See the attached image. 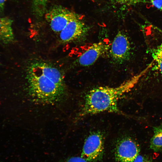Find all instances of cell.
Instances as JSON below:
<instances>
[{
    "mask_svg": "<svg viewBox=\"0 0 162 162\" xmlns=\"http://www.w3.org/2000/svg\"><path fill=\"white\" fill-rule=\"evenodd\" d=\"M27 79L30 95L36 100L47 103L59 101L65 94L64 78L61 71L43 62L31 64Z\"/></svg>",
    "mask_w": 162,
    "mask_h": 162,
    "instance_id": "6da1fadb",
    "label": "cell"
},
{
    "mask_svg": "<svg viewBox=\"0 0 162 162\" xmlns=\"http://www.w3.org/2000/svg\"><path fill=\"white\" fill-rule=\"evenodd\" d=\"M141 74L135 76L116 87L101 86L90 90L85 95L79 116L83 117L104 112L124 115L118 107V101L134 86Z\"/></svg>",
    "mask_w": 162,
    "mask_h": 162,
    "instance_id": "7a4b0ae2",
    "label": "cell"
},
{
    "mask_svg": "<svg viewBox=\"0 0 162 162\" xmlns=\"http://www.w3.org/2000/svg\"><path fill=\"white\" fill-rule=\"evenodd\" d=\"M104 151V136L100 131L91 133L86 139L81 157L88 162H95L102 158Z\"/></svg>",
    "mask_w": 162,
    "mask_h": 162,
    "instance_id": "3957f363",
    "label": "cell"
},
{
    "mask_svg": "<svg viewBox=\"0 0 162 162\" xmlns=\"http://www.w3.org/2000/svg\"><path fill=\"white\" fill-rule=\"evenodd\" d=\"M46 17L52 30L59 33L70 21L78 16L66 8L56 6L48 11Z\"/></svg>",
    "mask_w": 162,
    "mask_h": 162,
    "instance_id": "277c9868",
    "label": "cell"
},
{
    "mask_svg": "<svg viewBox=\"0 0 162 162\" xmlns=\"http://www.w3.org/2000/svg\"><path fill=\"white\" fill-rule=\"evenodd\" d=\"M130 54V46L128 36L124 32H118L115 37L111 47L110 55L116 63L121 64L128 60Z\"/></svg>",
    "mask_w": 162,
    "mask_h": 162,
    "instance_id": "5b68a950",
    "label": "cell"
},
{
    "mask_svg": "<svg viewBox=\"0 0 162 162\" xmlns=\"http://www.w3.org/2000/svg\"><path fill=\"white\" fill-rule=\"evenodd\" d=\"M140 151L139 146L134 140L130 137H125L117 142L115 155L120 162H133Z\"/></svg>",
    "mask_w": 162,
    "mask_h": 162,
    "instance_id": "8992f818",
    "label": "cell"
},
{
    "mask_svg": "<svg viewBox=\"0 0 162 162\" xmlns=\"http://www.w3.org/2000/svg\"><path fill=\"white\" fill-rule=\"evenodd\" d=\"M89 29L78 16L70 21L59 33L60 40L67 43L81 39L86 36Z\"/></svg>",
    "mask_w": 162,
    "mask_h": 162,
    "instance_id": "52a82bcc",
    "label": "cell"
},
{
    "mask_svg": "<svg viewBox=\"0 0 162 162\" xmlns=\"http://www.w3.org/2000/svg\"><path fill=\"white\" fill-rule=\"evenodd\" d=\"M110 48V45L100 41L93 44L79 57L76 63L82 67H88L93 64Z\"/></svg>",
    "mask_w": 162,
    "mask_h": 162,
    "instance_id": "ba28073f",
    "label": "cell"
},
{
    "mask_svg": "<svg viewBox=\"0 0 162 162\" xmlns=\"http://www.w3.org/2000/svg\"><path fill=\"white\" fill-rule=\"evenodd\" d=\"M12 25V21L9 18H0V41L4 44L11 43L14 40Z\"/></svg>",
    "mask_w": 162,
    "mask_h": 162,
    "instance_id": "9c48e42d",
    "label": "cell"
},
{
    "mask_svg": "<svg viewBox=\"0 0 162 162\" xmlns=\"http://www.w3.org/2000/svg\"><path fill=\"white\" fill-rule=\"evenodd\" d=\"M153 135L151 139L150 147L156 152H162V123L153 127Z\"/></svg>",
    "mask_w": 162,
    "mask_h": 162,
    "instance_id": "30bf717a",
    "label": "cell"
},
{
    "mask_svg": "<svg viewBox=\"0 0 162 162\" xmlns=\"http://www.w3.org/2000/svg\"><path fill=\"white\" fill-rule=\"evenodd\" d=\"M152 56L159 71L162 74V44L154 49Z\"/></svg>",
    "mask_w": 162,
    "mask_h": 162,
    "instance_id": "8fae6325",
    "label": "cell"
},
{
    "mask_svg": "<svg viewBox=\"0 0 162 162\" xmlns=\"http://www.w3.org/2000/svg\"><path fill=\"white\" fill-rule=\"evenodd\" d=\"M119 4L126 6H132L141 3L149 2L148 0H112Z\"/></svg>",
    "mask_w": 162,
    "mask_h": 162,
    "instance_id": "7c38bea8",
    "label": "cell"
},
{
    "mask_svg": "<svg viewBox=\"0 0 162 162\" xmlns=\"http://www.w3.org/2000/svg\"><path fill=\"white\" fill-rule=\"evenodd\" d=\"M133 162H152V158L146 155L139 154Z\"/></svg>",
    "mask_w": 162,
    "mask_h": 162,
    "instance_id": "4fadbf2b",
    "label": "cell"
},
{
    "mask_svg": "<svg viewBox=\"0 0 162 162\" xmlns=\"http://www.w3.org/2000/svg\"><path fill=\"white\" fill-rule=\"evenodd\" d=\"M149 2L158 9L162 10V0H148Z\"/></svg>",
    "mask_w": 162,
    "mask_h": 162,
    "instance_id": "5bb4252c",
    "label": "cell"
},
{
    "mask_svg": "<svg viewBox=\"0 0 162 162\" xmlns=\"http://www.w3.org/2000/svg\"><path fill=\"white\" fill-rule=\"evenodd\" d=\"M64 162H88L82 157H74L68 159Z\"/></svg>",
    "mask_w": 162,
    "mask_h": 162,
    "instance_id": "9a60e30c",
    "label": "cell"
},
{
    "mask_svg": "<svg viewBox=\"0 0 162 162\" xmlns=\"http://www.w3.org/2000/svg\"><path fill=\"white\" fill-rule=\"evenodd\" d=\"M6 0H0V12H1L4 9L5 2Z\"/></svg>",
    "mask_w": 162,
    "mask_h": 162,
    "instance_id": "2e32d148",
    "label": "cell"
}]
</instances>
